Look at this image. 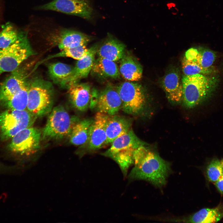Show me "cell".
Returning <instances> with one entry per match:
<instances>
[{"label":"cell","mask_w":223,"mask_h":223,"mask_svg":"<svg viewBox=\"0 0 223 223\" xmlns=\"http://www.w3.org/2000/svg\"><path fill=\"white\" fill-rule=\"evenodd\" d=\"M73 68L62 63H51L48 66L50 77L62 86H67L73 72Z\"/></svg>","instance_id":"obj_24"},{"label":"cell","mask_w":223,"mask_h":223,"mask_svg":"<svg viewBox=\"0 0 223 223\" xmlns=\"http://www.w3.org/2000/svg\"><path fill=\"white\" fill-rule=\"evenodd\" d=\"M90 72L93 74L103 78L116 79L120 75L119 68L114 61L99 57L95 60Z\"/></svg>","instance_id":"obj_21"},{"label":"cell","mask_w":223,"mask_h":223,"mask_svg":"<svg viewBox=\"0 0 223 223\" xmlns=\"http://www.w3.org/2000/svg\"><path fill=\"white\" fill-rule=\"evenodd\" d=\"M40 10H50L88 19L92 9L85 0H54L38 7Z\"/></svg>","instance_id":"obj_10"},{"label":"cell","mask_w":223,"mask_h":223,"mask_svg":"<svg viewBox=\"0 0 223 223\" xmlns=\"http://www.w3.org/2000/svg\"><path fill=\"white\" fill-rule=\"evenodd\" d=\"M90 40L89 36L73 30L64 29L61 31L56 41V44L60 50L87 45Z\"/></svg>","instance_id":"obj_19"},{"label":"cell","mask_w":223,"mask_h":223,"mask_svg":"<svg viewBox=\"0 0 223 223\" xmlns=\"http://www.w3.org/2000/svg\"><path fill=\"white\" fill-rule=\"evenodd\" d=\"M28 75L26 69L20 66L12 72L0 85V103L7 101L26 86Z\"/></svg>","instance_id":"obj_11"},{"label":"cell","mask_w":223,"mask_h":223,"mask_svg":"<svg viewBox=\"0 0 223 223\" xmlns=\"http://www.w3.org/2000/svg\"><path fill=\"white\" fill-rule=\"evenodd\" d=\"M79 119L71 117L62 105L52 109L42 132V138L45 140H59L69 136L72 127Z\"/></svg>","instance_id":"obj_6"},{"label":"cell","mask_w":223,"mask_h":223,"mask_svg":"<svg viewBox=\"0 0 223 223\" xmlns=\"http://www.w3.org/2000/svg\"><path fill=\"white\" fill-rule=\"evenodd\" d=\"M133 164L129 175V180H144L158 187L166 183L170 170L169 164L146 145L135 151Z\"/></svg>","instance_id":"obj_1"},{"label":"cell","mask_w":223,"mask_h":223,"mask_svg":"<svg viewBox=\"0 0 223 223\" xmlns=\"http://www.w3.org/2000/svg\"><path fill=\"white\" fill-rule=\"evenodd\" d=\"M109 115L98 112L90 126L88 141L89 149L97 150L107 145L106 128Z\"/></svg>","instance_id":"obj_12"},{"label":"cell","mask_w":223,"mask_h":223,"mask_svg":"<svg viewBox=\"0 0 223 223\" xmlns=\"http://www.w3.org/2000/svg\"><path fill=\"white\" fill-rule=\"evenodd\" d=\"M53 105V88L50 83L37 77L30 81L27 110L37 118L50 112Z\"/></svg>","instance_id":"obj_4"},{"label":"cell","mask_w":223,"mask_h":223,"mask_svg":"<svg viewBox=\"0 0 223 223\" xmlns=\"http://www.w3.org/2000/svg\"><path fill=\"white\" fill-rule=\"evenodd\" d=\"M70 102L77 110L84 112L90 106L91 98L90 86L87 83H72L68 86Z\"/></svg>","instance_id":"obj_14"},{"label":"cell","mask_w":223,"mask_h":223,"mask_svg":"<svg viewBox=\"0 0 223 223\" xmlns=\"http://www.w3.org/2000/svg\"><path fill=\"white\" fill-rule=\"evenodd\" d=\"M125 46L118 40L109 36L98 47L97 54L98 57L113 61L120 60L125 54Z\"/></svg>","instance_id":"obj_18"},{"label":"cell","mask_w":223,"mask_h":223,"mask_svg":"<svg viewBox=\"0 0 223 223\" xmlns=\"http://www.w3.org/2000/svg\"><path fill=\"white\" fill-rule=\"evenodd\" d=\"M162 85L169 100L174 104L180 103L182 101L183 86L181 79L175 72L167 74L162 81Z\"/></svg>","instance_id":"obj_16"},{"label":"cell","mask_w":223,"mask_h":223,"mask_svg":"<svg viewBox=\"0 0 223 223\" xmlns=\"http://www.w3.org/2000/svg\"><path fill=\"white\" fill-rule=\"evenodd\" d=\"M184 57L188 60L196 62L203 68L209 69L215 60L216 56L210 50L191 48L186 51Z\"/></svg>","instance_id":"obj_25"},{"label":"cell","mask_w":223,"mask_h":223,"mask_svg":"<svg viewBox=\"0 0 223 223\" xmlns=\"http://www.w3.org/2000/svg\"><path fill=\"white\" fill-rule=\"evenodd\" d=\"M216 80L202 74L184 75L181 79L184 106L190 108L201 103L213 92Z\"/></svg>","instance_id":"obj_3"},{"label":"cell","mask_w":223,"mask_h":223,"mask_svg":"<svg viewBox=\"0 0 223 223\" xmlns=\"http://www.w3.org/2000/svg\"><path fill=\"white\" fill-rule=\"evenodd\" d=\"M131 121L126 118L116 114L109 116L106 125L107 145L131 129Z\"/></svg>","instance_id":"obj_17"},{"label":"cell","mask_w":223,"mask_h":223,"mask_svg":"<svg viewBox=\"0 0 223 223\" xmlns=\"http://www.w3.org/2000/svg\"><path fill=\"white\" fill-rule=\"evenodd\" d=\"M122 105L117 89L108 85L98 94L96 106L98 112L111 116L118 113Z\"/></svg>","instance_id":"obj_13"},{"label":"cell","mask_w":223,"mask_h":223,"mask_svg":"<svg viewBox=\"0 0 223 223\" xmlns=\"http://www.w3.org/2000/svg\"><path fill=\"white\" fill-rule=\"evenodd\" d=\"M42 132L32 126L20 131L12 138L8 146L13 153L21 156H30L40 148Z\"/></svg>","instance_id":"obj_9"},{"label":"cell","mask_w":223,"mask_h":223,"mask_svg":"<svg viewBox=\"0 0 223 223\" xmlns=\"http://www.w3.org/2000/svg\"><path fill=\"white\" fill-rule=\"evenodd\" d=\"M87 45H83L68 48L61 50L56 54L50 55L40 62V63L51 59L58 57H68L78 60L83 57L88 50Z\"/></svg>","instance_id":"obj_27"},{"label":"cell","mask_w":223,"mask_h":223,"mask_svg":"<svg viewBox=\"0 0 223 223\" xmlns=\"http://www.w3.org/2000/svg\"><path fill=\"white\" fill-rule=\"evenodd\" d=\"M119 70L122 77L129 81H138L142 77L143 70L141 65L129 54L125 53L120 59Z\"/></svg>","instance_id":"obj_20"},{"label":"cell","mask_w":223,"mask_h":223,"mask_svg":"<svg viewBox=\"0 0 223 223\" xmlns=\"http://www.w3.org/2000/svg\"><path fill=\"white\" fill-rule=\"evenodd\" d=\"M206 172L208 180L216 182L223 173L220 161L217 159H213L207 167Z\"/></svg>","instance_id":"obj_29"},{"label":"cell","mask_w":223,"mask_h":223,"mask_svg":"<svg viewBox=\"0 0 223 223\" xmlns=\"http://www.w3.org/2000/svg\"><path fill=\"white\" fill-rule=\"evenodd\" d=\"M220 162H221V166H222V168H223V159H222V160L220 161Z\"/></svg>","instance_id":"obj_31"},{"label":"cell","mask_w":223,"mask_h":223,"mask_svg":"<svg viewBox=\"0 0 223 223\" xmlns=\"http://www.w3.org/2000/svg\"><path fill=\"white\" fill-rule=\"evenodd\" d=\"M215 185L219 191L223 195V173L215 182Z\"/></svg>","instance_id":"obj_30"},{"label":"cell","mask_w":223,"mask_h":223,"mask_svg":"<svg viewBox=\"0 0 223 223\" xmlns=\"http://www.w3.org/2000/svg\"><path fill=\"white\" fill-rule=\"evenodd\" d=\"M35 54L28 39L27 32L20 31L18 39L14 43L0 49V75L13 71L25 60Z\"/></svg>","instance_id":"obj_5"},{"label":"cell","mask_w":223,"mask_h":223,"mask_svg":"<svg viewBox=\"0 0 223 223\" xmlns=\"http://www.w3.org/2000/svg\"><path fill=\"white\" fill-rule=\"evenodd\" d=\"M93 119H79L73 125L69 136L70 143L75 146L83 145L87 142L90 130Z\"/></svg>","instance_id":"obj_22"},{"label":"cell","mask_w":223,"mask_h":223,"mask_svg":"<svg viewBox=\"0 0 223 223\" xmlns=\"http://www.w3.org/2000/svg\"><path fill=\"white\" fill-rule=\"evenodd\" d=\"M37 118L27 109H8L0 114V137L2 140L12 138L25 129L32 127Z\"/></svg>","instance_id":"obj_7"},{"label":"cell","mask_w":223,"mask_h":223,"mask_svg":"<svg viewBox=\"0 0 223 223\" xmlns=\"http://www.w3.org/2000/svg\"><path fill=\"white\" fill-rule=\"evenodd\" d=\"M98 48L97 45L92 46L88 49L83 57L78 60L73 68V73L67 86L70 84L77 82L80 79L88 76L93 65Z\"/></svg>","instance_id":"obj_15"},{"label":"cell","mask_w":223,"mask_h":223,"mask_svg":"<svg viewBox=\"0 0 223 223\" xmlns=\"http://www.w3.org/2000/svg\"><path fill=\"white\" fill-rule=\"evenodd\" d=\"M116 89L122 101L121 109L124 112L136 115L142 112L146 99L144 90L140 85L126 81L121 83Z\"/></svg>","instance_id":"obj_8"},{"label":"cell","mask_w":223,"mask_h":223,"mask_svg":"<svg viewBox=\"0 0 223 223\" xmlns=\"http://www.w3.org/2000/svg\"><path fill=\"white\" fill-rule=\"evenodd\" d=\"M28 84L23 89L2 103L8 109L18 110H26L27 107Z\"/></svg>","instance_id":"obj_26"},{"label":"cell","mask_w":223,"mask_h":223,"mask_svg":"<svg viewBox=\"0 0 223 223\" xmlns=\"http://www.w3.org/2000/svg\"><path fill=\"white\" fill-rule=\"evenodd\" d=\"M181 64L182 70L185 76L205 74L210 72V69L203 68L196 62L188 60L184 56L182 59Z\"/></svg>","instance_id":"obj_28"},{"label":"cell","mask_w":223,"mask_h":223,"mask_svg":"<svg viewBox=\"0 0 223 223\" xmlns=\"http://www.w3.org/2000/svg\"><path fill=\"white\" fill-rule=\"evenodd\" d=\"M223 217V204L220 203L214 208L202 209L190 216L186 220V222L215 223L220 221Z\"/></svg>","instance_id":"obj_23"},{"label":"cell","mask_w":223,"mask_h":223,"mask_svg":"<svg viewBox=\"0 0 223 223\" xmlns=\"http://www.w3.org/2000/svg\"><path fill=\"white\" fill-rule=\"evenodd\" d=\"M111 143V147L102 155L115 160L125 177L128 168L134 164L135 151L139 147L147 144L136 136L131 128Z\"/></svg>","instance_id":"obj_2"}]
</instances>
